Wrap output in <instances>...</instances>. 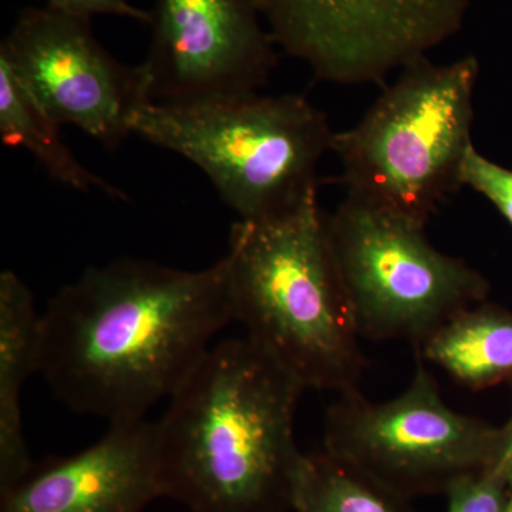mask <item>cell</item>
<instances>
[{
    "mask_svg": "<svg viewBox=\"0 0 512 512\" xmlns=\"http://www.w3.org/2000/svg\"><path fill=\"white\" fill-rule=\"evenodd\" d=\"M47 8L73 16V18L89 20L94 16H119L150 25L151 15L147 10L131 5L128 0H47Z\"/></svg>",
    "mask_w": 512,
    "mask_h": 512,
    "instance_id": "ac0fdd59",
    "label": "cell"
},
{
    "mask_svg": "<svg viewBox=\"0 0 512 512\" xmlns=\"http://www.w3.org/2000/svg\"><path fill=\"white\" fill-rule=\"evenodd\" d=\"M224 258L245 338L305 390L357 387L365 357L318 197L282 217L235 222Z\"/></svg>",
    "mask_w": 512,
    "mask_h": 512,
    "instance_id": "3957f363",
    "label": "cell"
},
{
    "mask_svg": "<svg viewBox=\"0 0 512 512\" xmlns=\"http://www.w3.org/2000/svg\"><path fill=\"white\" fill-rule=\"evenodd\" d=\"M42 315L29 286L12 271L0 274V495L35 467L22 424L23 386L39 372Z\"/></svg>",
    "mask_w": 512,
    "mask_h": 512,
    "instance_id": "7c38bea8",
    "label": "cell"
},
{
    "mask_svg": "<svg viewBox=\"0 0 512 512\" xmlns=\"http://www.w3.org/2000/svg\"><path fill=\"white\" fill-rule=\"evenodd\" d=\"M416 365L400 396L375 403L345 390L325 419L323 451L403 500L495 467L505 443L504 427L451 410L420 355Z\"/></svg>",
    "mask_w": 512,
    "mask_h": 512,
    "instance_id": "52a82bcc",
    "label": "cell"
},
{
    "mask_svg": "<svg viewBox=\"0 0 512 512\" xmlns=\"http://www.w3.org/2000/svg\"><path fill=\"white\" fill-rule=\"evenodd\" d=\"M303 390L251 340L215 343L156 421L163 497L191 512L293 511Z\"/></svg>",
    "mask_w": 512,
    "mask_h": 512,
    "instance_id": "7a4b0ae2",
    "label": "cell"
},
{
    "mask_svg": "<svg viewBox=\"0 0 512 512\" xmlns=\"http://www.w3.org/2000/svg\"><path fill=\"white\" fill-rule=\"evenodd\" d=\"M511 383H512V380H511ZM508 424H510V426H512V419L510 420V423H508Z\"/></svg>",
    "mask_w": 512,
    "mask_h": 512,
    "instance_id": "44dd1931",
    "label": "cell"
},
{
    "mask_svg": "<svg viewBox=\"0 0 512 512\" xmlns=\"http://www.w3.org/2000/svg\"><path fill=\"white\" fill-rule=\"evenodd\" d=\"M504 429L505 443L503 453H501L500 458H498V463L495 464V468L507 478L508 483H510L512 487V426L507 424Z\"/></svg>",
    "mask_w": 512,
    "mask_h": 512,
    "instance_id": "d6986e66",
    "label": "cell"
},
{
    "mask_svg": "<svg viewBox=\"0 0 512 512\" xmlns=\"http://www.w3.org/2000/svg\"><path fill=\"white\" fill-rule=\"evenodd\" d=\"M417 353L473 390L512 380V315L478 303L431 333Z\"/></svg>",
    "mask_w": 512,
    "mask_h": 512,
    "instance_id": "4fadbf2b",
    "label": "cell"
},
{
    "mask_svg": "<svg viewBox=\"0 0 512 512\" xmlns=\"http://www.w3.org/2000/svg\"><path fill=\"white\" fill-rule=\"evenodd\" d=\"M505 512H512V487H511V497H510V501H508L507 511H505Z\"/></svg>",
    "mask_w": 512,
    "mask_h": 512,
    "instance_id": "ffe728a7",
    "label": "cell"
},
{
    "mask_svg": "<svg viewBox=\"0 0 512 512\" xmlns=\"http://www.w3.org/2000/svg\"><path fill=\"white\" fill-rule=\"evenodd\" d=\"M447 512H505L511 485L497 470L468 474L447 488Z\"/></svg>",
    "mask_w": 512,
    "mask_h": 512,
    "instance_id": "2e32d148",
    "label": "cell"
},
{
    "mask_svg": "<svg viewBox=\"0 0 512 512\" xmlns=\"http://www.w3.org/2000/svg\"><path fill=\"white\" fill-rule=\"evenodd\" d=\"M325 225L360 338L407 340L417 348L487 298V279L433 247L419 225L352 198L325 215Z\"/></svg>",
    "mask_w": 512,
    "mask_h": 512,
    "instance_id": "8992f818",
    "label": "cell"
},
{
    "mask_svg": "<svg viewBox=\"0 0 512 512\" xmlns=\"http://www.w3.org/2000/svg\"><path fill=\"white\" fill-rule=\"evenodd\" d=\"M20 86L56 124L74 126L107 148L133 136L151 103L143 67L127 66L93 35L89 20L50 8H26L0 45Z\"/></svg>",
    "mask_w": 512,
    "mask_h": 512,
    "instance_id": "9c48e42d",
    "label": "cell"
},
{
    "mask_svg": "<svg viewBox=\"0 0 512 512\" xmlns=\"http://www.w3.org/2000/svg\"><path fill=\"white\" fill-rule=\"evenodd\" d=\"M477 77L474 56L448 64L423 57L404 67L359 123L333 134L348 198L426 227L461 188Z\"/></svg>",
    "mask_w": 512,
    "mask_h": 512,
    "instance_id": "5b68a950",
    "label": "cell"
},
{
    "mask_svg": "<svg viewBox=\"0 0 512 512\" xmlns=\"http://www.w3.org/2000/svg\"><path fill=\"white\" fill-rule=\"evenodd\" d=\"M276 45L323 82L377 83L463 26L470 0H258Z\"/></svg>",
    "mask_w": 512,
    "mask_h": 512,
    "instance_id": "ba28073f",
    "label": "cell"
},
{
    "mask_svg": "<svg viewBox=\"0 0 512 512\" xmlns=\"http://www.w3.org/2000/svg\"><path fill=\"white\" fill-rule=\"evenodd\" d=\"M404 501L355 468L319 451L303 457L293 511L407 512Z\"/></svg>",
    "mask_w": 512,
    "mask_h": 512,
    "instance_id": "9a60e30c",
    "label": "cell"
},
{
    "mask_svg": "<svg viewBox=\"0 0 512 512\" xmlns=\"http://www.w3.org/2000/svg\"><path fill=\"white\" fill-rule=\"evenodd\" d=\"M59 124L47 117L25 92L8 66L0 62V140L3 146L23 148L56 183L80 192L100 191L128 201L126 192L84 167L66 146Z\"/></svg>",
    "mask_w": 512,
    "mask_h": 512,
    "instance_id": "5bb4252c",
    "label": "cell"
},
{
    "mask_svg": "<svg viewBox=\"0 0 512 512\" xmlns=\"http://www.w3.org/2000/svg\"><path fill=\"white\" fill-rule=\"evenodd\" d=\"M229 322L225 258L195 271L137 258L90 266L47 303L39 373L73 412L143 420Z\"/></svg>",
    "mask_w": 512,
    "mask_h": 512,
    "instance_id": "6da1fadb",
    "label": "cell"
},
{
    "mask_svg": "<svg viewBox=\"0 0 512 512\" xmlns=\"http://www.w3.org/2000/svg\"><path fill=\"white\" fill-rule=\"evenodd\" d=\"M461 187L483 195L512 228V170L488 160L476 147L468 150L460 170Z\"/></svg>",
    "mask_w": 512,
    "mask_h": 512,
    "instance_id": "e0dca14e",
    "label": "cell"
},
{
    "mask_svg": "<svg viewBox=\"0 0 512 512\" xmlns=\"http://www.w3.org/2000/svg\"><path fill=\"white\" fill-rule=\"evenodd\" d=\"M333 134L301 94L148 103L133 124V136L200 168L238 221L282 217L318 197V167Z\"/></svg>",
    "mask_w": 512,
    "mask_h": 512,
    "instance_id": "277c9868",
    "label": "cell"
},
{
    "mask_svg": "<svg viewBox=\"0 0 512 512\" xmlns=\"http://www.w3.org/2000/svg\"><path fill=\"white\" fill-rule=\"evenodd\" d=\"M141 67L151 103L197 106L258 94L276 42L258 0H156Z\"/></svg>",
    "mask_w": 512,
    "mask_h": 512,
    "instance_id": "30bf717a",
    "label": "cell"
},
{
    "mask_svg": "<svg viewBox=\"0 0 512 512\" xmlns=\"http://www.w3.org/2000/svg\"><path fill=\"white\" fill-rule=\"evenodd\" d=\"M163 497L156 421L111 424L93 446L32 468L0 512H143Z\"/></svg>",
    "mask_w": 512,
    "mask_h": 512,
    "instance_id": "8fae6325",
    "label": "cell"
}]
</instances>
